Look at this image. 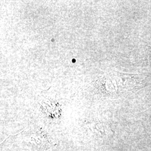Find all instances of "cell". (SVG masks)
<instances>
[{
    "instance_id": "obj_1",
    "label": "cell",
    "mask_w": 151,
    "mask_h": 151,
    "mask_svg": "<svg viewBox=\"0 0 151 151\" xmlns=\"http://www.w3.org/2000/svg\"><path fill=\"white\" fill-rule=\"evenodd\" d=\"M41 107L43 112L48 116L55 118L60 116L61 109L58 103L54 100L49 99L44 100Z\"/></svg>"
}]
</instances>
